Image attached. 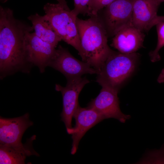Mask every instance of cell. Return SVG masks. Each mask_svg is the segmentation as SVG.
<instances>
[{
	"mask_svg": "<svg viewBox=\"0 0 164 164\" xmlns=\"http://www.w3.org/2000/svg\"><path fill=\"white\" fill-rule=\"evenodd\" d=\"M134 0H114L105 7L100 17L108 36L113 37L122 28L132 25Z\"/></svg>",
	"mask_w": 164,
	"mask_h": 164,
	"instance_id": "obj_5",
	"label": "cell"
},
{
	"mask_svg": "<svg viewBox=\"0 0 164 164\" xmlns=\"http://www.w3.org/2000/svg\"><path fill=\"white\" fill-rule=\"evenodd\" d=\"M74 8L72 10L73 12L77 15L81 14V0H73Z\"/></svg>",
	"mask_w": 164,
	"mask_h": 164,
	"instance_id": "obj_21",
	"label": "cell"
},
{
	"mask_svg": "<svg viewBox=\"0 0 164 164\" xmlns=\"http://www.w3.org/2000/svg\"><path fill=\"white\" fill-rule=\"evenodd\" d=\"M155 26H156L158 36L157 44L155 49L149 53L150 60L153 63L160 60L159 51L164 46V21L159 22Z\"/></svg>",
	"mask_w": 164,
	"mask_h": 164,
	"instance_id": "obj_16",
	"label": "cell"
},
{
	"mask_svg": "<svg viewBox=\"0 0 164 164\" xmlns=\"http://www.w3.org/2000/svg\"><path fill=\"white\" fill-rule=\"evenodd\" d=\"M75 125L71 134L72 140L71 150L75 154L78 149L80 140L87 132L104 119L103 117L92 108H82L79 105L73 116Z\"/></svg>",
	"mask_w": 164,
	"mask_h": 164,
	"instance_id": "obj_10",
	"label": "cell"
},
{
	"mask_svg": "<svg viewBox=\"0 0 164 164\" xmlns=\"http://www.w3.org/2000/svg\"><path fill=\"white\" fill-rule=\"evenodd\" d=\"M139 56L136 52L125 54L114 51L97 74L96 81L119 91L135 72Z\"/></svg>",
	"mask_w": 164,
	"mask_h": 164,
	"instance_id": "obj_3",
	"label": "cell"
},
{
	"mask_svg": "<svg viewBox=\"0 0 164 164\" xmlns=\"http://www.w3.org/2000/svg\"><path fill=\"white\" fill-rule=\"evenodd\" d=\"M100 93L91 100L87 107L95 110L105 119L113 118L122 123L130 119L131 116L121 111L118 94L119 91L102 86Z\"/></svg>",
	"mask_w": 164,
	"mask_h": 164,
	"instance_id": "obj_7",
	"label": "cell"
},
{
	"mask_svg": "<svg viewBox=\"0 0 164 164\" xmlns=\"http://www.w3.org/2000/svg\"><path fill=\"white\" fill-rule=\"evenodd\" d=\"M114 0H101L97 6L92 15L98 14L99 12L101 9L105 8Z\"/></svg>",
	"mask_w": 164,
	"mask_h": 164,
	"instance_id": "obj_18",
	"label": "cell"
},
{
	"mask_svg": "<svg viewBox=\"0 0 164 164\" xmlns=\"http://www.w3.org/2000/svg\"><path fill=\"white\" fill-rule=\"evenodd\" d=\"M33 125L28 113L12 118L1 117L0 144L11 145L22 144V137L24 132Z\"/></svg>",
	"mask_w": 164,
	"mask_h": 164,
	"instance_id": "obj_11",
	"label": "cell"
},
{
	"mask_svg": "<svg viewBox=\"0 0 164 164\" xmlns=\"http://www.w3.org/2000/svg\"><path fill=\"white\" fill-rule=\"evenodd\" d=\"M157 81L159 83H164V68L162 70L157 78Z\"/></svg>",
	"mask_w": 164,
	"mask_h": 164,
	"instance_id": "obj_23",
	"label": "cell"
},
{
	"mask_svg": "<svg viewBox=\"0 0 164 164\" xmlns=\"http://www.w3.org/2000/svg\"><path fill=\"white\" fill-rule=\"evenodd\" d=\"M159 5L156 0H134L132 25L143 32L149 31Z\"/></svg>",
	"mask_w": 164,
	"mask_h": 164,
	"instance_id": "obj_13",
	"label": "cell"
},
{
	"mask_svg": "<svg viewBox=\"0 0 164 164\" xmlns=\"http://www.w3.org/2000/svg\"><path fill=\"white\" fill-rule=\"evenodd\" d=\"M152 152L153 154L154 158L151 163H164V145L160 149L155 150Z\"/></svg>",
	"mask_w": 164,
	"mask_h": 164,
	"instance_id": "obj_17",
	"label": "cell"
},
{
	"mask_svg": "<svg viewBox=\"0 0 164 164\" xmlns=\"http://www.w3.org/2000/svg\"><path fill=\"white\" fill-rule=\"evenodd\" d=\"M49 67L58 71L68 79L86 74H97L96 70L87 63L75 58L65 48L59 45Z\"/></svg>",
	"mask_w": 164,
	"mask_h": 164,
	"instance_id": "obj_8",
	"label": "cell"
},
{
	"mask_svg": "<svg viewBox=\"0 0 164 164\" xmlns=\"http://www.w3.org/2000/svg\"><path fill=\"white\" fill-rule=\"evenodd\" d=\"M157 2L159 4H160L162 2H164V0H156Z\"/></svg>",
	"mask_w": 164,
	"mask_h": 164,
	"instance_id": "obj_24",
	"label": "cell"
},
{
	"mask_svg": "<svg viewBox=\"0 0 164 164\" xmlns=\"http://www.w3.org/2000/svg\"><path fill=\"white\" fill-rule=\"evenodd\" d=\"M28 19L31 22L36 36L43 41L56 47L62 40L44 15L36 13L29 16Z\"/></svg>",
	"mask_w": 164,
	"mask_h": 164,
	"instance_id": "obj_15",
	"label": "cell"
},
{
	"mask_svg": "<svg viewBox=\"0 0 164 164\" xmlns=\"http://www.w3.org/2000/svg\"><path fill=\"white\" fill-rule=\"evenodd\" d=\"M67 80L66 86L56 84L55 89L61 93L63 108L61 114V120L64 124L67 133L71 135L73 128L72 119L79 105V95L83 88L90 81L86 77L82 76L68 79Z\"/></svg>",
	"mask_w": 164,
	"mask_h": 164,
	"instance_id": "obj_4",
	"label": "cell"
},
{
	"mask_svg": "<svg viewBox=\"0 0 164 164\" xmlns=\"http://www.w3.org/2000/svg\"><path fill=\"white\" fill-rule=\"evenodd\" d=\"M24 45L29 62L37 67L40 73H44L55 54L56 47L40 39L34 32L26 34Z\"/></svg>",
	"mask_w": 164,
	"mask_h": 164,
	"instance_id": "obj_6",
	"label": "cell"
},
{
	"mask_svg": "<svg viewBox=\"0 0 164 164\" xmlns=\"http://www.w3.org/2000/svg\"><path fill=\"white\" fill-rule=\"evenodd\" d=\"M83 20L77 17L76 23L80 40L78 53L82 61L94 69L97 74L114 51L108 44V35L98 15Z\"/></svg>",
	"mask_w": 164,
	"mask_h": 164,
	"instance_id": "obj_2",
	"label": "cell"
},
{
	"mask_svg": "<svg viewBox=\"0 0 164 164\" xmlns=\"http://www.w3.org/2000/svg\"><path fill=\"white\" fill-rule=\"evenodd\" d=\"M91 0H81V14L88 15V6Z\"/></svg>",
	"mask_w": 164,
	"mask_h": 164,
	"instance_id": "obj_20",
	"label": "cell"
},
{
	"mask_svg": "<svg viewBox=\"0 0 164 164\" xmlns=\"http://www.w3.org/2000/svg\"><path fill=\"white\" fill-rule=\"evenodd\" d=\"M101 0H91L88 6L87 15L90 16L92 15L97 5Z\"/></svg>",
	"mask_w": 164,
	"mask_h": 164,
	"instance_id": "obj_19",
	"label": "cell"
},
{
	"mask_svg": "<svg viewBox=\"0 0 164 164\" xmlns=\"http://www.w3.org/2000/svg\"><path fill=\"white\" fill-rule=\"evenodd\" d=\"M32 26L16 19L10 9L0 6V78L17 72L28 73L32 67L28 61L25 49L26 34Z\"/></svg>",
	"mask_w": 164,
	"mask_h": 164,
	"instance_id": "obj_1",
	"label": "cell"
},
{
	"mask_svg": "<svg viewBox=\"0 0 164 164\" xmlns=\"http://www.w3.org/2000/svg\"><path fill=\"white\" fill-rule=\"evenodd\" d=\"M163 21H164V16L157 15L152 22V27L155 26L158 22Z\"/></svg>",
	"mask_w": 164,
	"mask_h": 164,
	"instance_id": "obj_22",
	"label": "cell"
},
{
	"mask_svg": "<svg viewBox=\"0 0 164 164\" xmlns=\"http://www.w3.org/2000/svg\"><path fill=\"white\" fill-rule=\"evenodd\" d=\"M56 0V3H47L44 6V15L62 40L65 42L67 26L77 16L70 9L66 0Z\"/></svg>",
	"mask_w": 164,
	"mask_h": 164,
	"instance_id": "obj_9",
	"label": "cell"
},
{
	"mask_svg": "<svg viewBox=\"0 0 164 164\" xmlns=\"http://www.w3.org/2000/svg\"><path fill=\"white\" fill-rule=\"evenodd\" d=\"M36 138V136L33 135L27 139L25 143L18 145L0 144V164H25L27 157L39 156L32 146L33 142Z\"/></svg>",
	"mask_w": 164,
	"mask_h": 164,
	"instance_id": "obj_14",
	"label": "cell"
},
{
	"mask_svg": "<svg viewBox=\"0 0 164 164\" xmlns=\"http://www.w3.org/2000/svg\"><path fill=\"white\" fill-rule=\"evenodd\" d=\"M145 36L143 32L131 25L122 28L114 35L111 45L122 53H136L143 47Z\"/></svg>",
	"mask_w": 164,
	"mask_h": 164,
	"instance_id": "obj_12",
	"label": "cell"
}]
</instances>
